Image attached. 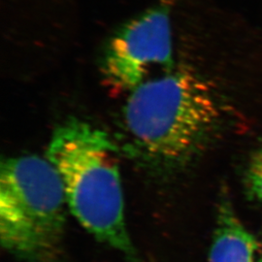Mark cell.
Here are the masks:
<instances>
[{
    "label": "cell",
    "mask_w": 262,
    "mask_h": 262,
    "mask_svg": "<svg viewBox=\"0 0 262 262\" xmlns=\"http://www.w3.org/2000/svg\"><path fill=\"white\" fill-rule=\"evenodd\" d=\"M68 207L61 179L47 158L2 160L0 241L24 262H55L66 232Z\"/></svg>",
    "instance_id": "3957f363"
},
{
    "label": "cell",
    "mask_w": 262,
    "mask_h": 262,
    "mask_svg": "<svg viewBox=\"0 0 262 262\" xmlns=\"http://www.w3.org/2000/svg\"><path fill=\"white\" fill-rule=\"evenodd\" d=\"M256 243L244 227L230 205L223 201L219 206L216 225L208 262H255Z\"/></svg>",
    "instance_id": "5b68a950"
},
{
    "label": "cell",
    "mask_w": 262,
    "mask_h": 262,
    "mask_svg": "<svg viewBox=\"0 0 262 262\" xmlns=\"http://www.w3.org/2000/svg\"><path fill=\"white\" fill-rule=\"evenodd\" d=\"M215 89L189 68H174L128 94L121 114L122 150L141 165L171 172L215 138L223 122Z\"/></svg>",
    "instance_id": "6da1fadb"
},
{
    "label": "cell",
    "mask_w": 262,
    "mask_h": 262,
    "mask_svg": "<svg viewBox=\"0 0 262 262\" xmlns=\"http://www.w3.org/2000/svg\"><path fill=\"white\" fill-rule=\"evenodd\" d=\"M119 151L107 132L69 118L54 131L46 158L59 174L76 221L126 260L141 262L125 220Z\"/></svg>",
    "instance_id": "7a4b0ae2"
},
{
    "label": "cell",
    "mask_w": 262,
    "mask_h": 262,
    "mask_svg": "<svg viewBox=\"0 0 262 262\" xmlns=\"http://www.w3.org/2000/svg\"><path fill=\"white\" fill-rule=\"evenodd\" d=\"M256 262H262V257H260V258H259V259H258Z\"/></svg>",
    "instance_id": "52a82bcc"
},
{
    "label": "cell",
    "mask_w": 262,
    "mask_h": 262,
    "mask_svg": "<svg viewBox=\"0 0 262 262\" xmlns=\"http://www.w3.org/2000/svg\"><path fill=\"white\" fill-rule=\"evenodd\" d=\"M247 185L253 196L262 200V145L253 152L249 162Z\"/></svg>",
    "instance_id": "8992f818"
},
{
    "label": "cell",
    "mask_w": 262,
    "mask_h": 262,
    "mask_svg": "<svg viewBox=\"0 0 262 262\" xmlns=\"http://www.w3.org/2000/svg\"><path fill=\"white\" fill-rule=\"evenodd\" d=\"M172 0L131 19L113 36L104 51L103 82L116 94H129L140 84L175 68L170 10Z\"/></svg>",
    "instance_id": "277c9868"
}]
</instances>
